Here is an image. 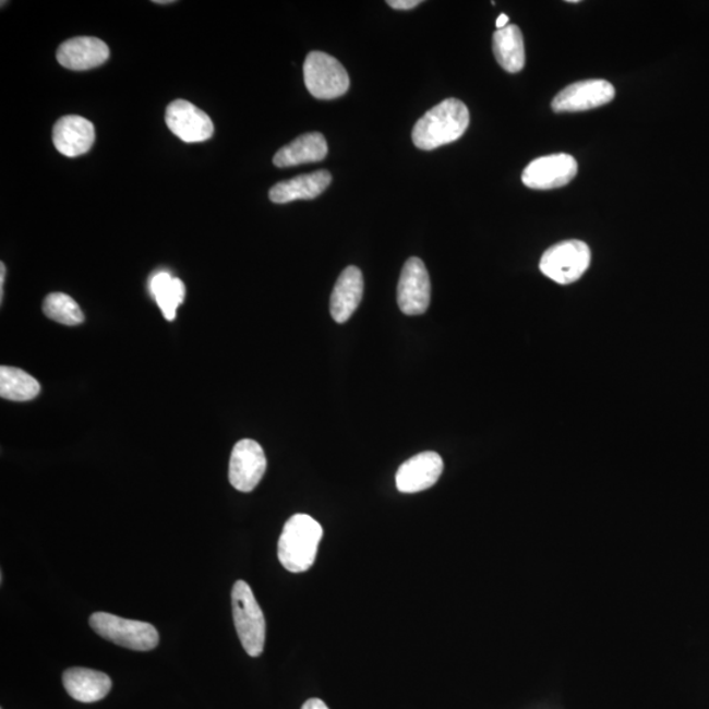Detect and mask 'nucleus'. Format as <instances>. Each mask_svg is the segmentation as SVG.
<instances>
[{
    "instance_id": "f3484780",
    "label": "nucleus",
    "mask_w": 709,
    "mask_h": 709,
    "mask_svg": "<svg viewBox=\"0 0 709 709\" xmlns=\"http://www.w3.org/2000/svg\"><path fill=\"white\" fill-rule=\"evenodd\" d=\"M332 179L331 172L321 170L277 183L269 190L271 202L287 204L319 197L331 185Z\"/></svg>"
},
{
    "instance_id": "4be33fe9",
    "label": "nucleus",
    "mask_w": 709,
    "mask_h": 709,
    "mask_svg": "<svg viewBox=\"0 0 709 709\" xmlns=\"http://www.w3.org/2000/svg\"><path fill=\"white\" fill-rule=\"evenodd\" d=\"M44 313L58 324L76 326L85 321L81 308L73 298L61 292L50 293L44 301Z\"/></svg>"
},
{
    "instance_id": "f8f14e48",
    "label": "nucleus",
    "mask_w": 709,
    "mask_h": 709,
    "mask_svg": "<svg viewBox=\"0 0 709 709\" xmlns=\"http://www.w3.org/2000/svg\"><path fill=\"white\" fill-rule=\"evenodd\" d=\"M444 464L436 453L412 456L398 468L396 485L401 493H419L433 488L443 473Z\"/></svg>"
},
{
    "instance_id": "ddd939ff",
    "label": "nucleus",
    "mask_w": 709,
    "mask_h": 709,
    "mask_svg": "<svg viewBox=\"0 0 709 709\" xmlns=\"http://www.w3.org/2000/svg\"><path fill=\"white\" fill-rule=\"evenodd\" d=\"M95 128L92 121L81 116H64L53 128V144L62 156L75 158L92 149Z\"/></svg>"
},
{
    "instance_id": "dca6fc26",
    "label": "nucleus",
    "mask_w": 709,
    "mask_h": 709,
    "mask_svg": "<svg viewBox=\"0 0 709 709\" xmlns=\"http://www.w3.org/2000/svg\"><path fill=\"white\" fill-rule=\"evenodd\" d=\"M62 682L71 698L81 702L105 699L112 688V681L107 674L85 668L68 669Z\"/></svg>"
},
{
    "instance_id": "39448f33",
    "label": "nucleus",
    "mask_w": 709,
    "mask_h": 709,
    "mask_svg": "<svg viewBox=\"0 0 709 709\" xmlns=\"http://www.w3.org/2000/svg\"><path fill=\"white\" fill-rule=\"evenodd\" d=\"M304 81L308 92L321 100L340 98L350 87V76L344 64L324 51H312L308 55Z\"/></svg>"
},
{
    "instance_id": "412c9836",
    "label": "nucleus",
    "mask_w": 709,
    "mask_h": 709,
    "mask_svg": "<svg viewBox=\"0 0 709 709\" xmlns=\"http://www.w3.org/2000/svg\"><path fill=\"white\" fill-rule=\"evenodd\" d=\"M40 384L27 372L15 366L0 369V396L10 401L25 402L40 395Z\"/></svg>"
},
{
    "instance_id": "6ab92c4d",
    "label": "nucleus",
    "mask_w": 709,
    "mask_h": 709,
    "mask_svg": "<svg viewBox=\"0 0 709 709\" xmlns=\"http://www.w3.org/2000/svg\"><path fill=\"white\" fill-rule=\"evenodd\" d=\"M493 51L501 68L508 73H518L525 68V41L518 25L513 24L504 29H496L493 36Z\"/></svg>"
},
{
    "instance_id": "7ed1b4c3",
    "label": "nucleus",
    "mask_w": 709,
    "mask_h": 709,
    "mask_svg": "<svg viewBox=\"0 0 709 709\" xmlns=\"http://www.w3.org/2000/svg\"><path fill=\"white\" fill-rule=\"evenodd\" d=\"M231 605L238 637L251 657H260L266 642V618L253 590L244 581H237L231 591Z\"/></svg>"
},
{
    "instance_id": "bb28decb",
    "label": "nucleus",
    "mask_w": 709,
    "mask_h": 709,
    "mask_svg": "<svg viewBox=\"0 0 709 709\" xmlns=\"http://www.w3.org/2000/svg\"><path fill=\"white\" fill-rule=\"evenodd\" d=\"M154 3H156V4H171L173 2H172V0H167V2H166V0H163V2H154Z\"/></svg>"
},
{
    "instance_id": "20e7f679",
    "label": "nucleus",
    "mask_w": 709,
    "mask_h": 709,
    "mask_svg": "<svg viewBox=\"0 0 709 709\" xmlns=\"http://www.w3.org/2000/svg\"><path fill=\"white\" fill-rule=\"evenodd\" d=\"M92 628L106 640L116 646L135 650V652H149L157 648L159 635L154 625L145 622L129 621V618L95 612L89 617Z\"/></svg>"
},
{
    "instance_id": "aec40b11",
    "label": "nucleus",
    "mask_w": 709,
    "mask_h": 709,
    "mask_svg": "<svg viewBox=\"0 0 709 709\" xmlns=\"http://www.w3.org/2000/svg\"><path fill=\"white\" fill-rule=\"evenodd\" d=\"M151 293L167 321L177 319V311L185 298L184 283L169 273H158L152 277Z\"/></svg>"
},
{
    "instance_id": "b1692460",
    "label": "nucleus",
    "mask_w": 709,
    "mask_h": 709,
    "mask_svg": "<svg viewBox=\"0 0 709 709\" xmlns=\"http://www.w3.org/2000/svg\"><path fill=\"white\" fill-rule=\"evenodd\" d=\"M301 709H331L326 706L325 701H322L321 699L313 698L309 699L304 702V706H302Z\"/></svg>"
},
{
    "instance_id": "2eb2a0df",
    "label": "nucleus",
    "mask_w": 709,
    "mask_h": 709,
    "mask_svg": "<svg viewBox=\"0 0 709 709\" xmlns=\"http://www.w3.org/2000/svg\"><path fill=\"white\" fill-rule=\"evenodd\" d=\"M364 293L362 271L350 266L344 269L333 289L331 314L337 324H345L357 312Z\"/></svg>"
},
{
    "instance_id": "4468645a",
    "label": "nucleus",
    "mask_w": 709,
    "mask_h": 709,
    "mask_svg": "<svg viewBox=\"0 0 709 709\" xmlns=\"http://www.w3.org/2000/svg\"><path fill=\"white\" fill-rule=\"evenodd\" d=\"M109 48L96 37H74L57 50V60L63 68L74 71L92 70L108 61Z\"/></svg>"
},
{
    "instance_id": "a211bd4d",
    "label": "nucleus",
    "mask_w": 709,
    "mask_h": 709,
    "mask_svg": "<svg viewBox=\"0 0 709 709\" xmlns=\"http://www.w3.org/2000/svg\"><path fill=\"white\" fill-rule=\"evenodd\" d=\"M327 156V142L324 135L312 132L300 135L275 154L276 167H292L302 164L321 163Z\"/></svg>"
},
{
    "instance_id": "1a4fd4ad",
    "label": "nucleus",
    "mask_w": 709,
    "mask_h": 709,
    "mask_svg": "<svg viewBox=\"0 0 709 709\" xmlns=\"http://www.w3.org/2000/svg\"><path fill=\"white\" fill-rule=\"evenodd\" d=\"M578 165L569 154H553L532 160L521 180L532 190H554L569 184L576 178Z\"/></svg>"
},
{
    "instance_id": "f257e3e1",
    "label": "nucleus",
    "mask_w": 709,
    "mask_h": 709,
    "mask_svg": "<svg viewBox=\"0 0 709 709\" xmlns=\"http://www.w3.org/2000/svg\"><path fill=\"white\" fill-rule=\"evenodd\" d=\"M469 111L462 101L446 99L431 108L412 129V142L421 151H434L459 140L469 127Z\"/></svg>"
},
{
    "instance_id": "9d476101",
    "label": "nucleus",
    "mask_w": 709,
    "mask_h": 709,
    "mask_svg": "<svg viewBox=\"0 0 709 709\" xmlns=\"http://www.w3.org/2000/svg\"><path fill=\"white\" fill-rule=\"evenodd\" d=\"M615 88L603 80L573 83L552 101L554 112H582L609 105L614 99Z\"/></svg>"
},
{
    "instance_id": "a878e982",
    "label": "nucleus",
    "mask_w": 709,
    "mask_h": 709,
    "mask_svg": "<svg viewBox=\"0 0 709 709\" xmlns=\"http://www.w3.org/2000/svg\"><path fill=\"white\" fill-rule=\"evenodd\" d=\"M508 24V16L505 14L500 15L498 19H496V28L498 29H504L507 27Z\"/></svg>"
},
{
    "instance_id": "0eeeda50",
    "label": "nucleus",
    "mask_w": 709,
    "mask_h": 709,
    "mask_svg": "<svg viewBox=\"0 0 709 709\" xmlns=\"http://www.w3.org/2000/svg\"><path fill=\"white\" fill-rule=\"evenodd\" d=\"M266 469L267 459L260 443L243 440L236 444L230 456L229 481L238 492H253Z\"/></svg>"
},
{
    "instance_id": "f03ea898",
    "label": "nucleus",
    "mask_w": 709,
    "mask_h": 709,
    "mask_svg": "<svg viewBox=\"0 0 709 709\" xmlns=\"http://www.w3.org/2000/svg\"><path fill=\"white\" fill-rule=\"evenodd\" d=\"M324 530L317 520L307 514H296L283 528L277 545V556L288 572L311 569L317 557Z\"/></svg>"
},
{
    "instance_id": "5701e85b",
    "label": "nucleus",
    "mask_w": 709,
    "mask_h": 709,
    "mask_svg": "<svg viewBox=\"0 0 709 709\" xmlns=\"http://www.w3.org/2000/svg\"><path fill=\"white\" fill-rule=\"evenodd\" d=\"M395 10H411L421 4V0H388L386 2Z\"/></svg>"
},
{
    "instance_id": "423d86ee",
    "label": "nucleus",
    "mask_w": 709,
    "mask_h": 709,
    "mask_svg": "<svg viewBox=\"0 0 709 709\" xmlns=\"http://www.w3.org/2000/svg\"><path fill=\"white\" fill-rule=\"evenodd\" d=\"M591 253L588 244L572 240L554 244L540 261V271L558 284L575 283L588 271Z\"/></svg>"
},
{
    "instance_id": "9b49d317",
    "label": "nucleus",
    "mask_w": 709,
    "mask_h": 709,
    "mask_svg": "<svg viewBox=\"0 0 709 709\" xmlns=\"http://www.w3.org/2000/svg\"><path fill=\"white\" fill-rule=\"evenodd\" d=\"M166 124L187 144L208 141L215 133V125L209 116L192 103L182 99L173 100L167 107Z\"/></svg>"
},
{
    "instance_id": "6e6552de",
    "label": "nucleus",
    "mask_w": 709,
    "mask_h": 709,
    "mask_svg": "<svg viewBox=\"0 0 709 709\" xmlns=\"http://www.w3.org/2000/svg\"><path fill=\"white\" fill-rule=\"evenodd\" d=\"M431 300V283L428 268L419 257L406 261L397 288V301L406 315L428 312Z\"/></svg>"
},
{
    "instance_id": "393cba45",
    "label": "nucleus",
    "mask_w": 709,
    "mask_h": 709,
    "mask_svg": "<svg viewBox=\"0 0 709 709\" xmlns=\"http://www.w3.org/2000/svg\"><path fill=\"white\" fill-rule=\"evenodd\" d=\"M4 279H5V266L4 263H2L0 264V300H3Z\"/></svg>"
}]
</instances>
